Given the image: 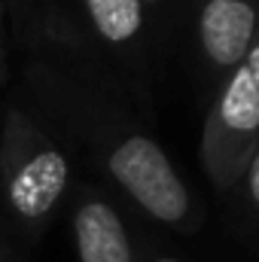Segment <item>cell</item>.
I'll list each match as a JSON object with an SVG mask.
<instances>
[{
    "label": "cell",
    "instance_id": "6da1fadb",
    "mask_svg": "<svg viewBox=\"0 0 259 262\" xmlns=\"http://www.w3.org/2000/svg\"><path fill=\"white\" fill-rule=\"evenodd\" d=\"M58 101L67 107L70 125L89 143L107 180L146 220L177 235L201 229L204 204L174 168L162 143L134 122L122 104L85 82L58 85Z\"/></svg>",
    "mask_w": 259,
    "mask_h": 262
},
{
    "label": "cell",
    "instance_id": "7a4b0ae2",
    "mask_svg": "<svg viewBox=\"0 0 259 262\" xmlns=\"http://www.w3.org/2000/svg\"><path fill=\"white\" fill-rule=\"evenodd\" d=\"M70 189V159L21 107H9L0 128V198L6 213L28 232L43 235Z\"/></svg>",
    "mask_w": 259,
    "mask_h": 262
},
{
    "label": "cell",
    "instance_id": "3957f363",
    "mask_svg": "<svg viewBox=\"0 0 259 262\" xmlns=\"http://www.w3.org/2000/svg\"><path fill=\"white\" fill-rule=\"evenodd\" d=\"M259 143V40L238 70L204 104L198 159L220 195H232Z\"/></svg>",
    "mask_w": 259,
    "mask_h": 262
},
{
    "label": "cell",
    "instance_id": "277c9868",
    "mask_svg": "<svg viewBox=\"0 0 259 262\" xmlns=\"http://www.w3.org/2000/svg\"><path fill=\"white\" fill-rule=\"evenodd\" d=\"M195 73L207 101L259 40V6L247 0H183Z\"/></svg>",
    "mask_w": 259,
    "mask_h": 262
},
{
    "label": "cell",
    "instance_id": "5b68a950",
    "mask_svg": "<svg viewBox=\"0 0 259 262\" xmlns=\"http://www.w3.org/2000/svg\"><path fill=\"white\" fill-rule=\"evenodd\" d=\"M85 28L113 70V92L149 107V18L140 0H79Z\"/></svg>",
    "mask_w": 259,
    "mask_h": 262
},
{
    "label": "cell",
    "instance_id": "8992f818",
    "mask_svg": "<svg viewBox=\"0 0 259 262\" xmlns=\"http://www.w3.org/2000/svg\"><path fill=\"white\" fill-rule=\"evenodd\" d=\"M70 232L79 262H140L143 256L128 220L98 186H79L70 210Z\"/></svg>",
    "mask_w": 259,
    "mask_h": 262
},
{
    "label": "cell",
    "instance_id": "52a82bcc",
    "mask_svg": "<svg viewBox=\"0 0 259 262\" xmlns=\"http://www.w3.org/2000/svg\"><path fill=\"white\" fill-rule=\"evenodd\" d=\"M232 195H238V204L244 207V213H250L253 220H259V143L253 146Z\"/></svg>",
    "mask_w": 259,
    "mask_h": 262
},
{
    "label": "cell",
    "instance_id": "ba28073f",
    "mask_svg": "<svg viewBox=\"0 0 259 262\" xmlns=\"http://www.w3.org/2000/svg\"><path fill=\"white\" fill-rule=\"evenodd\" d=\"M143 9H146V18H149V28L153 25H168L171 15L177 12L180 0H140Z\"/></svg>",
    "mask_w": 259,
    "mask_h": 262
},
{
    "label": "cell",
    "instance_id": "9c48e42d",
    "mask_svg": "<svg viewBox=\"0 0 259 262\" xmlns=\"http://www.w3.org/2000/svg\"><path fill=\"white\" fill-rule=\"evenodd\" d=\"M140 262H186V259L177 256V253H171V250H162V247H143Z\"/></svg>",
    "mask_w": 259,
    "mask_h": 262
},
{
    "label": "cell",
    "instance_id": "30bf717a",
    "mask_svg": "<svg viewBox=\"0 0 259 262\" xmlns=\"http://www.w3.org/2000/svg\"><path fill=\"white\" fill-rule=\"evenodd\" d=\"M0 262H12V259H9V256H6V253H3V250H0Z\"/></svg>",
    "mask_w": 259,
    "mask_h": 262
},
{
    "label": "cell",
    "instance_id": "8fae6325",
    "mask_svg": "<svg viewBox=\"0 0 259 262\" xmlns=\"http://www.w3.org/2000/svg\"><path fill=\"white\" fill-rule=\"evenodd\" d=\"M0 76H3V55H0Z\"/></svg>",
    "mask_w": 259,
    "mask_h": 262
},
{
    "label": "cell",
    "instance_id": "7c38bea8",
    "mask_svg": "<svg viewBox=\"0 0 259 262\" xmlns=\"http://www.w3.org/2000/svg\"><path fill=\"white\" fill-rule=\"evenodd\" d=\"M247 3H256V6H259V0H247Z\"/></svg>",
    "mask_w": 259,
    "mask_h": 262
}]
</instances>
